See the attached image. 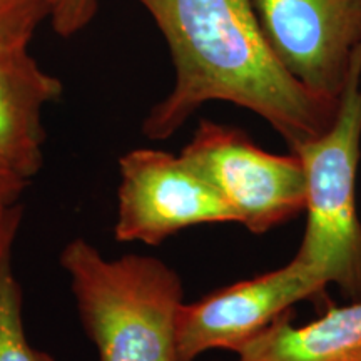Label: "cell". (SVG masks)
Returning a JSON list of instances; mask_svg holds the SVG:
<instances>
[{"instance_id": "obj_1", "label": "cell", "mask_w": 361, "mask_h": 361, "mask_svg": "<svg viewBox=\"0 0 361 361\" xmlns=\"http://www.w3.org/2000/svg\"><path fill=\"white\" fill-rule=\"evenodd\" d=\"M168 42L174 87L142 123L152 141L178 133L202 104L231 102L263 117L293 149L335 123L340 99L314 92L279 61L252 0H137Z\"/></svg>"}, {"instance_id": "obj_2", "label": "cell", "mask_w": 361, "mask_h": 361, "mask_svg": "<svg viewBox=\"0 0 361 361\" xmlns=\"http://www.w3.org/2000/svg\"><path fill=\"white\" fill-rule=\"evenodd\" d=\"M61 264L99 361H179V274L142 255L104 258L84 238L67 243Z\"/></svg>"}, {"instance_id": "obj_3", "label": "cell", "mask_w": 361, "mask_h": 361, "mask_svg": "<svg viewBox=\"0 0 361 361\" xmlns=\"http://www.w3.org/2000/svg\"><path fill=\"white\" fill-rule=\"evenodd\" d=\"M306 178V226L296 259L351 301L361 300V219L356 174L361 157V45L351 61L335 123L293 149Z\"/></svg>"}, {"instance_id": "obj_4", "label": "cell", "mask_w": 361, "mask_h": 361, "mask_svg": "<svg viewBox=\"0 0 361 361\" xmlns=\"http://www.w3.org/2000/svg\"><path fill=\"white\" fill-rule=\"evenodd\" d=\"M252 234H264L305 213L306 178L296 152L273 154L243 130L201 121L180 151Z\"/></svg>"}, {"instance_id": "obj_5", "label": "cell", "mask_w": 361, "mask_h": 361, "mask_svg": "<svg viewBox=\"0 0 361 361\" xmlns=\"http://www.w3.org/2000/svg\"><path fill=\"white\" fill-rule=\"evenodd\" d=\"M114 238L159 246L197 224L238 223L219 192L183 156L133 149L119 159Z\"/></svg>"}, {"instance_id": "obj_6", "label": "cell", "mask_w": 361, "mask_h": 361, "mask_svg": "<svg viewBox=\"0 0 361 361\" xmlns=\"http://www.w3.org/2000/svg\"><path fill=\"white\" fill-rule=\"evenodd\" d=\"M328 284L300 259L259 276L184 301L178 313L179 361L211 350L238 353L293 306L323 295Z\"/></svg>"}, {"instance_id": "obj_7", "label": "cell", "mask_w": 361, "mask_h": 361, "mask_svg": "<svg viewBox=\"0 0 361 361\" xmlns=\"http://www.w3.org/2000/svg\"><path fill=\"white\" fill-rule=\"evenodd\" d=\"M279 61L314 92L340 99L361 45V0H252Z\"/></svg>"}, {"instance_id": "obj_8", "label": "cell", "mask_w": 361, "mask_h": 361, "mask_svg": "<svg viewBox=\"0 0 361 361\" xmlns=\"http://www.w3.org/2000/svg\"><path fill=\"white\" fill-rule=\"evenodd\" d=\"M32 35L0 27V166L25 180L44 166V107L64 89L30 54Z\"/></svg>"}, {"instance_id": "obj_9", "label": "cell", "mask_w": 361, "mask_h": 361, "mask_svg": "<svg viewBox=\"0 0 361 361\" xmlns=\"http://www.w3.org/2000/svg\"><path fill=\"white\" fill-rule=\"evenodd\" d=\"M236 355V361H361V300L331 306L301 326L290 311Z\"/></svg>"}, {"instance_id": "obj_10", "label": "cell", "mask_w": 361, "mask_h": 361, "mask_svg": "<svg viewBox=\"0 0 361 361\" xmlns=\"http://www.w3.org/2000/svg\"><path fill=\"white\" fill-rule=\"evenodd\" d=\"M22 223V206L0 209V361H52L27 340L22 291L13 273V246Z\"/></svg>"}, {"instance_id": "obj_11", "label": "cell", "mask_w": 361, "mask_h": 361, "mask_svg": "<svg viewBox=\"0 0 361 361\" xmlns=\"http://www.w3.org/2000/svg\"><path fill=\"white\" fill-rule=\"evenodd\" d=\"M56 0H0V27L34 32L51 16Z\"/></svg>"}, {"instance_id": "obj_12", "label": "cell", "mask_w": 361, "mask_h": 361, "mask_svg": "<svg viewBox=\"0 0 361 361\" xmlns=\"http://www.w3.org/2000/svg\"><path fill=\"white\" fill-rule=\"evenodd\" d=\"M97 12V0H56L51 12L54 30L71 37L82 30Z\"/></svg>"}, {"instance_id": "obj_13", "label": "cell", "mask_w": 361, "mask_h": 361, "mask_svg": "<svg viewBox=\"0 0 361 361\" xmlns=\"http://www.w3.org/2000/svg\"><path fill=\"white\" fill-rule=\"evenodd\" d=\"M27 184H29V180L19 178L17 174L0 166V209L17 204L22 192L27 189Z\"/></svg>"}]
</instances>
